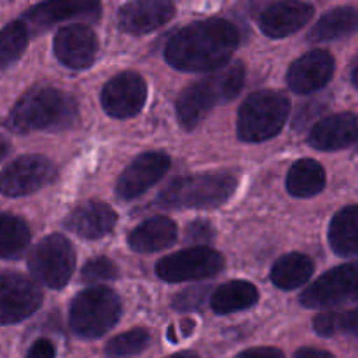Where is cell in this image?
<instances>
[{"mask_svg":"<svg viewBox=\"0 0 358 358\" xmlns=\"http://www.w3.org/2000/svg\"><path fill=\"white\" fill-rule=\"evenodd\" d=\"M147 100V83L136 72L112 77L101 91V107L110 117L128 119L138 114Z\"/></svg>","mask_w":358,"mask_h":358,"instance_id":"obj_13","label":"cell"},{"mask_svg":"<svg viewBox=\"0 0 358 358\" xmlns=\"http://www.w3.org/2000/svg\"><path fill=\"white\" fill-rule=\"evenodd\" d=\"M315 271L313 261L308 255L287 254L275 262L271 269V282L282 290H294L303 287Z\"/></svg>","mask_w":358,"mask_h":358,"instance_id":"obj_25","label":"cell"},{"mask_svg":"<svg viewBox=\"0 0 358 358\" xmlns=\"http://www.w3.org/2000/svg\"><path fill=\"white\" fill-rule=\"evenodd\" d=\"M150 334L147 329H131V331L112 338L105 346V355L108 358H129L142 353L149 346Z\"/></svg>","mask_w":358,"mask_h":358,"instance_id":"obj_29","label":"cell"},{"mask_svg":"<svg viewBox=\"0 0 358 358\" xmlns=\"http://www.w3.org/2000/svg\"><path fill=\"white\" fill-rule=\"evenodd\" d=\"M55 55L72 70H86L98 55V37L86 24H66L55 35Z\"/></svg>","mask_w":358,"mask_h":358,"instance_id":"obj_15","label":"cell"},{"mask_svg":"<svg viewBox=\"0 0 358 358\" xmlns=\"http://www.w3.org/2000/svg\"><path fill=\"white\" fill-rule=\"evenodd\" d=\"M224 269V257L208 247H192L166 255L156 266L161 280L170 283L205 280L219 275Z\"/></svg>","mask_w":358,"mask_h":358,"instance_id":"obj_8","label":"cell"},{"mask_svg":"<svg viewBox=\"0 0 358 358\" xmlns=\"http://www.w3.org/2000/svg\"><path fill=\"white\" fill-rule=\"evenodd\" d=\"M350 76H352V83L358 87V55L355 56V59H353L352 72H350Z\"/></svg>","mask_w":358,"mask_h":358,"instance_id":"obj_37","label":"cell"},{"mask_svg":"<svg viewBox=\"0 0 358 358\" xmlns=\"http://www.w3.org/2000/svg\"><path fill=\"white\" fill-rule=\"evenodd\" d=\"M325 187V170L313 159H299L287 175V191L296 198H311Z\"/></svg>","mask_w":358,"mask_h":358,"instance_id":"obj_26","label":"cell"},{"mask_svg":"<svg viewBox=\"0 0 358 358\" xmlns=\"http://www.w3.org/2000/svg\"><path fill=\"white\" fill-rule=\"evenodd\" d=\"M315 9L303 0H282L266 7L261 14L262 34L271 38H283L296 34L313 17Z\"/></svg>","mask_w":358,"mask_h":358,"instance_id":"obj_18","label":"cell"},{"mask_svg":"<svg viewBox=\"0 0 358 358\" xmlns=\"http://www.w3.org/2000/svg\"><path fill=\"white\" fill-rule=\"evenodd\" d=\"M168 358H199V357L192 352H182V353H177V355H171Z\"/></svg>","mask_w":358,"mask_h":358,"instance_id":"obj_39","label":"cell"},{"mask_svg":"<svg viewBox=\"0 0 358 358\" xmlns=\"http://www.w3.org/2000/svg\"><path fill=\"white\" fill-rule=\"evenodd\" d=\"M27 358H55V346L49 339H37L28 350Z\"/></svg>","mask_w":358,"mask_h":358,"instance_id":"obj_34","label":"cell"},{"mask_svg":"<svg viewBox=\"0 0 358 358\" xmlns=\"http://www.w3.org/2000/svg\"><path fill=\"white\" fill-rule=\"evenodd\" d=\"M234 358H285L278 348H271V346H259V348H250L241 352L240 355Z\"/></svg>","mask_w":358,"mask_h":358,"instance_id":"obj_35","label":"cell"},{"mask_svg":"<svg viewBox=\"0 0 358 358\" xmlns=\"http://www.w3.org/2000/svg\"><path fill=\"white\" fill-rule=\"evenodd\" d=\"M117 222V215L101 201H86L77 206L65 220L70 233L86 240H100L110 233Z\"/></svg>","mask_w":358,"mask_h":358,"instance_id":"obj_20","label":"cell"},{"mask_svg":"<svg viewBox=\"0 0 358 358\" xmlns=\"http://www.w3.org/2000/svg\"><path fill=\"white\" fill-rule=\"evenodd\" d=\"M338 332H350L358 338V308L350 311H336Z\"/></svg>","mask_w":358,"mask_h":358,"instance_id":"obj_33","label":"cell"},{"mask_svg":"<svg viewBox=\"0 0 358 358\" xmlns=\"http://www.w3.org/2000/svg\"><path fill=\"white\" fill-rule=\"evenodd\" d=\"M257 301L259 292L252 283L243 282V280H234V282H227L217 287L215 292L212 294L210 304L217 315H229L248 310Z\"/></svg>","mask_w":358,"mask_h":358,"instance_id":"obj_24","label":"cell"},{"mask_svg":"<svg viewBox=\"0 0 358 358\" xmlns=\"http://www.w3.org/2000/svg\"><path fill=\"white\" fill-rule=\"evenodd\" d=\"M208 287H194V289H187L173 299V308L180 311H192L199 310L203 306L208 294Z\"/></svg>","mask_w":358,"mask_h":358,"instance_id":"obj_32","label":"cell"},{"mask_svg":"<svg viewBox=\"0 0 358 358\" xmlns=\"http://www.w3.org/2000/svg\"><path fill=\"white\" fill-rule=\"evenodd\" d=\"M122 303L108 287L94 285L77 294L70 306V329L83 339H96L107 334L119 322Z\"/></svg>","mask_w":358,"mask_h":358,"instance_id":"obj_5","label":"cell"},{"mask_svg":"<svg viewBox=\"0 0 358 358\" xmlns=\"http://www.w3.org/2000/svg\"><path fill=\"white\" fill-rule=\"evenodd\" d=\"M306 308H332L358 301V261L331 269L299 297Z\"/></svg>","mask_w":358,"mask_h":358,"instance_id":"obj_9","label":"cell"},{"mask_svg":"<svg viewBox=\"0 0 358 358\" xmlns=\"http://www.w3.org/2000/svg\"><path fill=\"white\" fill-rule=\"evenodd\" d=\"M215 240V229L208 220H194L185 227V241L196 245V247H206Z\"/></svg>","mask_w":358,"mask_h":358,"instance_id":"obj_31","label":"cell"},{"mask_svg":"<svg viewBox=\"0 0 358 358\" xmlns=\"http://www.w3.org/2000/svg\"><path fill=\"white\" fill-rule=\"evenodd\" d=\"M245 84V65L234 62L212 76L191 84L177 101V119L185 129H194L213 107L234 100Z\"/></svg>","mask_w":358,"mask_h":358,"instance_id":"obj_3","label":"cell"},{"mask_svg":"<svg viewBox=\"0 0 358 358\" xmlns=\"http://www.w3.org/2000/svg\"><path fill=\"white\" fill-rule=\"evenodd\" d=\"M358 142V115L353 112L329 115L313 126L310 143L318 150H339Z\"/></svg>","mask_w":358,"mask_h":358,"instance_id":"obj_19","label":"cell"},{"mask_svg":"<svg viewBox=\"0 0 358 358\" xmlns=\"http://www.w3.org/2000/svg\"><path fill=\"white\" fill-rule=\"evenodd\" d=\"M334 58L329 51L315 49L290 65L287 84L297 94H310L322 90L334 76Z\"/></svg>","mask_w":358,"mask_h":358,"instance_id":"obj_16","label":"cell"},{"mask_svg":"<svg viewBox=\"0 0 358 358\" xmlns=\"http://www.w3.org/2000/svg\"><path fill=\"white\" fill-rule=\"evenodd\" d=\"M294 358H334L329 352L318 348H301Z\"/></svg>","mask_w":358,"mask_h":358,"instance_id":"obj_36","label":"cell"},{"mask_svg":"<svg viewBox=\"0 0 358 358\" xmlns=\"http://www.w3.org/2000/svg\"><path fill=\"white\" fill-rule=\"evenodd\" d=\"M238 44V28L231 21L212 17L178 30L164 48V59L182 72H215L229 63Z\"/></svg>","mask_w":358,"mask_h":358,"instance_id":"obj_1","label":"cell"},{"mask_svg":"<svg viewBox=\"0 0 358 358\" xmlns=\"http://www.w3.org/2000/svg\"><path fill=\"white\" fill-rule=\"evenodd\" d=\"M177 224L168 217H152L129 233L128 243L135 252L150 254L171 247L177 241Z\"/></svg>","mask_w":358,"mask_h":358,"instance_id":"obj_21","label":"cell"},{"mask_svg":"<svg viewBox=\"0 0 358 358\" xmlns=\"http://www.w3.org/2000/svg\"><path fill=\"white\" fill-rule=\"evenodd\" d=\"M175 16L173 0H131L117 13L119 27L131 35H145Z\"/></svg>","mask_w":358,"mask_h":358,"instance_id":"obj_17","label":"cell"},{"mask_svg":"<svg viewBox=\"0 0 358 358\" xmlns=\"http://www.w3.org/2000/svg\"><path fill=\"white\" fill-rule=\"evenodd\" d=\"M28 44V28L23 21H13L0 30V70L13 65Z\"/></svg>","mask_w":358,"mask_h":358,"instance_id":"obj_28","label":"cell"},{"mask_svg":"<svg viewBox=\"0 0 358 358\" xmlns=\"http://www.w3.org/2000/svg\"><path fill=\"white\" fill-rule=\"evenodd\" d=\"M168 170H170L168 154L159 152V150L140 154L117 178L115 194L124 201H131L142 196L147 189L152 187L157 180H161Z\"/></svg>","mask_w":358,"mask_h":358,"instance_id":"obj_14","label":"cell"},{"mask_svg":"<svg viewBox=\"0 0 358 358\" xmlns=\"http://www.w3.org/2000/svg\"><path fill=\"white\" fill-rule=\"evenodd\" d=\"M42 290L37 283L20 273H0V324L24 320L41 308Z\"/></svg>","mask_w":358,"mask_h":358,"instance_id":"obj_11","label":"cell"},{"mask_svg":"<svg viewBox=\"0 0 358 358\" xmlns=\"http://www.w3.org/2000/svg\"><path fill=\"white\" fill-rule=\"evenodd\" d=\"M30 243V229L20 217L0 213V259H17Z\"/></svg>","mask_w":358,"mask_h":358,"instance_id":"obj_27","label":"cell"},{"mask_svg":"<svg viewBox=\"0 0 358 358\" xmlns=\"http://www.w3.org/2000/svg\"><path fill=\"white\" fill-rule=\"evenodd\" d=\"M289 98L280 91H257L250 94L238 112V136L248 143L271 140L289 117Z\"/></svg>","mask_w":358,"mask_h":358,"instance_id":"obj_6","label":"cell"},{"mask_svg":"<svg viewBox=\"0 0 358 358\" xmlns=\"http://www.w3.org/2000/svg\"><path fill=\"white\" fill-rule=\"evenodd\" d=\"M329 243L341 257L358 255V205L336 213L329 227Z\"/></svg>","mask_w":358,"mask_h":358,"instance_id":"obj_23","label":"cell"},{"mask_svg":"<svg viewBox=\"0 0 358 358\" xmlns=\"http://www.w3.org/2000/svg\"><path fill=\"white\" fill-rule=\"evenodd\" d=\"M238 178L227 171L194 173L171 180L157 196L166 208H217L234 194Z\"/></svg>","mask_w":358,"mask_h":358,"instance_id":"obj_4","label":"cell"},{"mask_svg":"<svg viewBox=\"0 0 358 358\" xmlns=\"http://www.w3.org/2000/svg\"><path fill=\"white\" fill-rule=\"evenodd\" d=\"M100 14V0H45L24 13L23 23L34 34H38L69 20L96 21Z\"/></svg>","mask_w":358,"mask_h":358,"instance_id":"obj_12","label":"cell"},{"mask_svg":"<svg viewBox=\"0 0 358 358\" xmlns=\"http://www.w3.org/2000/svg\"><path fill=\"white\" fill-rule=\"evenodd\" d=\"M56 166L44 156L28 154L14 159L0 171V192L10 198L28 196L51 184Z\"/></svg>","mask_w":358,"mask_h":358,"instance_id":"obj_10","label":"cell"},{"mask_svg":"<svg viewBox=\"0 0 358 358\" xmlns=\"http://www.w3.org/2000/svg\"><path fill=\"white\" fill-rule=\"evenodd\" d=\"M28 268L35 282L49 289H63L76 269V250L62 234H49L30 252Z\"/></svg>","mask_w":358,"mask_h":358,"instance_id":"obj_7","label":"cell"},{"mask_svg":"<svg viewBox=\"0 0 358 358\" xmlns=\"http://www.w3.org/2000/svg\"><path fill=\"white\" fill-rule=\"evenodd\" d=\"M79 121L76 100L56 87H34L17 100L7 126L16 133L62 131Z\"/></svg>","mask_w":358,"mask_h":358,"instance_id":"obj_2","label":"cell"},{"mask_svg":"<svg viewBox=\"0 0 358 358\" xmlns=\"http://www.w3.org/2000/svg\"><path fill=\"white\" fill-rule=\"evenodd\" d=\"M358 31V7L345 6L325 13L311 28L308 38L311 42H329L348 37Z\"/></svg>","mask_w":358,"mask_h":358,"instance_id":"obj_22","label":"cell"},{"mask_svg":"<svg viewBox=\"0 0 358 358\" xmlns=\"http://www.w3.org/2000/svg\"><path fill=\"white\" fill-rule=\"evenodd\" d=\"M7 152H9V143L0 136V161L7 156Z\"/></svg>","mask_w":358,"mask_h":358,"instance_id":"obj_38","label":"cell"},{"mask_svg":"<svg viewBox=\"0 0 358 358\" xmlns=\"http://www.w3.org/2000/svg\"><path fill=\"white\" fill-rule=\"evenodd\" d=\"M84 283H96V282H107V280H117L119 278V268L107 257H94L84 264L83 271H80Z\"/></svg>","mask_w":358,"mask_h":358,"instance_id":"obj_30","label":"cell"}]
</instances>
